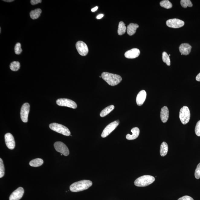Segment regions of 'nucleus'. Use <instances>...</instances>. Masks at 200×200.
Segmentation results:
<instances>
[{
	"label": "nucleus",
	"mask_w": 200,
	"mask_h": 200,
	"mask_svg": "<svg viewBox=\"0 0 200 200\" xmlns=\"http://www.w3.org/2000/svg\"><path fill=\"white\" fill-rule=\"evenodd\" d=\"M5 141L6 146L10 150H12L15 147V142L14 137L9 133H8L5 135Z\"/></svg>",
	"instance_id": "obj_12"
},
{
	"label": "nucleus",
	"mask_w": 200,
	"mask_h": 200,
	"mask_svg": "<svg viewBox=\"0 0 200 200\" xmlns=\"http://www.w3.org/2000/svg\"><path fill=\"white\" fill-rule=\"evenodd\" d=\"M140 54V51L139 49L133 48L126 52L124 56L128 59H134L138 57Z\"/></svg>",
	"instance_id": "obj_14"
},
{
	"label": "nucleus",
	"mask_w": 200,
	"mask_h": 200,
	"mask_svg": "<svg viewBox=\"0 0 200 200\" xmlns=\"http://www.w3.org/2000/svg\"><path fill=\"white\" fill-rule=\"evenodd\" d=\"M196 79L197 81L200 82V73L196 76Z\"/></svg>",
	"instance_id": "obj_35"
},
{
	"label": "nucleus",
	"mask_w": 200,
	"mask_h": 200,
	"mask_svg": "<svg viewBox=\"0 0 200 200\" xmlns=\"http://www.w3.org/2000/svg\"><path fill=\"white\" fill-rule=\"evenodd\" d=\"M195 132L197 136L200 137V121L197 123L195 128Z\"/></svg>",
	"instance_id": "obj_32"
},
{
	"label": "nucleus",
	"mask_w": 200,
	"mask_h": 200,
	"mask_svg": "<svg viewBox=\"0 0 200 200\" xmlns=\"http://www.w3.org/2000/svg\"><path fill=\"white\" fill-rule=\"evenodd\" d=\"M22 51V50L21 48V44L20 43H18L16 44L15 47V52L16 55H19Z\"/></svg>",
	"instance_id": "obj_30"
},
{
	"label": "nucleus",
	"mask_w": 200,
	"mask_h": 200,
	"mask_svg": "<svg viewBox=\"0 0 200 200\" xmlns=\"http://www.w3.org/2000/svg\"><path fill=\"white\" fill-rule=\"evenodd\" d=\"M3 1L4 2H12L14 1V0H4V1Z\"/></svg>",
	"instance_id": "obj_38"
},
{
	"label": "nucleus",
	"mask_w": 200,
	"mask_h": 200,
	"mask_svg": "<svg viewBox=\"0 0 200 200\" xmlns=\"http://www.w3.org/2000/svg\"><path fill=\"white\" fill-rule=\"evenodd\" d=\"M24 193V188L19 187L9 197V200H19L22 197Z\"/></svg>",
	"instance_id": "obj_13"
},
{
	"label": "nucleus",
	"mask_w": 200,
	"mask_h": 200,
	"mask_svg": "<svg viewBox=\"0 0 200 200\" xmlns=\"http://www.w3.org/2000/svg\"><path fill=\"white\" fill-rule=\"evenodd\" d=\"M76 47L78 53L82 56H85L87 55L88 52V48L85 42L79 41L76 44Z\"/></svg>",
	"instance_id": "obj_10"
},
{
	"label": "nucleus",
	"mask_w": 200,
	"mask_h": 200,
	"mask_svg": "<svg viewBox=\"0 0 200 200\" xmlns=\"http://www.w3.org/2000/svg\"><path fill=\"white\" fill-rule=\"evenodd\" d=\"M131 132L132 133V135L128 134L126 136V138L127 140H132L137 139L140 133V130L137 127H135L132 128L131 129Z\"/></svg>",
	"instance_id": "obj_18"
},
{
	"label": "nucleus",
	"mask_w": 200,
	"mask_h": 200,
	"mask_svg": "<svg viewBox=\"0 0 200 200\" xmlns=\"http://www.w3.org/2000/svg\"><path fill=\"white\" fill-rule=\"evenodd\" d=\"M162 60L167 65L169 66L170 65V60L169 55L166 52H163L162 53Z\"/></svg>",
	"instance_id": "obj_27"
},
{
	"label": "nucleus",
	"mask_w": 200,
	"mask_h": 200,
	"mask_svg": "<svg viewBox=\"0 0 200 200\" xmlns=\"http://www.w3.org/2000/svg\"><path fill=\"white\" fill-rule=\"evenodd\" d=\"M101 77L108 84L112 86L119 84L122 80V78L120 75L106 72L102 73Z\"/></svg>",
	"instance_id": "obj_2"
},
{
	"label": "nucleus",
	"mask_w": 200,
	"mask_h": 200,
	"mask_svg": "<svg viewBox=\"0 0 200 200\" xmlns=\"http://www.w3.org/2000/svg\"><path fill=\"white\" fill-rule=\"evenodd\" d=\"M195 176L197 179H199L200 178V163L196 167L195 173Z\"/></svg>",
	"instance_id": "obj_31"
},
{
	"label": "nucleus",
	"mask_w": 200,
	"mask_h": 200,
	"mask_svg": "<svg viewBox=\"0 0 200 200\" xmlns=\"http://www.w3.org/2000/svg\"><path fill=\"white\" fill-rule=\"evenodd\" d=\"M178 200H194V199L189 196H185L179 198Z\"/></svg>",
	"instance_id": "obj_33"
},
{
	"label": "nucleus",
	"mask_w": 200,
	"mask_h": 200,
	"mask_svg": "<svg viewBox=\"0 0 200 200\" xmlns=\"http://www.w3.org/2000/svg\"><path fill=\"white\" fill-rule=\"evenodd\" d=\"M42 13L41 9H37L31 11L30 13V16L31 19H36L38 18L40 16Z\"/></svg>",
	"instance_id": "obj_23"
},
{
	"label": "nucleus",
	"mask_w": 200,
	"mask_h": 200,
	"mask_svg": "<svg viewBox=\"0 0 200 200\" xmlns=\"http://www.w3.org/2000/svg\"><path fill=\"white\" fill-rule=\"evenodd\" d=\"M41 0H31V4L32 5H35L42 2Z\"/></svg>",
	"instance_id": "obj_34"
},
{
	"label": "nucleus",
	"mask_w": 200,
	"mask_h": 200,
	"mask_svg": "<svg viewBox=\"0 0 200 200\" xmlns=\"http://www.w3.org/2000/svg\"><path fill=\"white\" fill-rule=\"evenodd\" d=\"M104 16V15L103 14L99 15H98L96 17L97 19H101L103 17V16Z\"/></svg>",
	"instance_id": "obj_36"
},
{
	"label": "nucleus",
	"mask_w": 200,
	"mask_h": 200,
	"mask_svg": "<svg viewBox=\"0 0 200 200\" xmlns=\"http://www.w3.org/2000/svg\"><path fill=\"white\" fill-rule=\"evenodd\" d=\"M168 151V144L165 142H163L160 146V154L162 156H165L167 155Z\"/></svg>",
	"instance_id": "obj_20"
},
{
	"label": "nucleus",
	"mask_w": 200,
	"mask_h": 200,
	"mask_svg": "<svg viewBox=\"0 0 200 200\" xmlns=\"http://www.w3.org/2000/svg\"><path fill=\"white\" fill-rule=\"evenodd\" d=\"M119 124V121L117 120L108 124L103 131L102 134H101L102 137L104 138V137H107L116 128V127L118 126Z\"/></svg>",
	"instance_id": "obj_7"
},
{
	"label": "nucleus",
	"mask_w": 200,
	"mask_h": 200,
	"mask_svg": "<svg viewBox=\"0 0 200 200\" xmlns=\"http://www.w3.org/2000/svg\"><path fill=\"white\" fill-rule=\"evenodd\" d=\"M49 127L51 130L58 133L66 136H69L70 135V132L69 129L65 126L61 124L53 123L50 124Z\"/></svg>",
	"instance_id": "obj_4"
},
{
	"label": "nucleus",
	"mask_w": 200,
	"mask_h": 200,
	"mask_svg": "<svg viewBox=\"0 0 200 200\" xmlns=\"http://www.w3.org/2000/svg\"><path fill=\"white\" fill-rule=\"evenodd\" d=\"M147 97V93L144 90H142L137 94L136 99L137 105L142 106L145 101Z\"/></svg>",
	"instance_id": "obj_16"
},
{
	"label": "nucleus",
	"mask_w": 200,
	"mask_h": 200,
	"mask_svg": "<svg viewBox=\"0 0 200 200\" xmlns=\"http://www.w3.org/2000/svg\"><path fill=\"white\" fill-rule=\"evenodd\" d=\"M155 181V178L150 175H144L137 178L134 182L135 186L145 187L152 184Z\"/></svg>",
	"instance_id": "obj_3"
},
{
	"label": "nucleus",
	"mask_w": 200,
	"mask_h": 200,
	"mask_svg": "<svg viewBox=\"0 0 200 200\" xmlns=\"http://www.w3.org/2000/svg\"><path fill=\"white\" fill-rule=\"evenodd\" d=\"M1 27H0V33H1Z\"/></svg>",
	"instance_id": "obj_39"
},
{
	"label": "nucleus",
	"mask_w": 200,
	"mask_h": 200,
	"mask_svg": "<svg viewBox=\"0 0 200 200\" xmlns=\"http://www.w3.org/2000/svg\"><path fill=\"white\" fill-rule=\"evenodd\" d=\"M54 147L57 152L63 154L65 156H67L69 154V151L68 147L65 144L61 142H56L54 144Z\"/></svg>",
	"instance_id": "obj_8"
},
{
	"label": "nucleus",
	"mask_w": 200,
	"mask_h": 200,
	"mask_svg": "<svg viewBox=\"0 0 200 200\" xmlns=\"http://www.w3.org/2000/svg\"><path fill=\"white\" fill-rule=\"evenodd\" d=\"M169 55V56H170V55Z\"/></svg>",
	"instance_id": "obj_40"
},
{
	"label": "nucleus",
	"mask_w": 200,
	"mask_h": 200,
	"mask_svg": "<svg viewBox=\"0 0 200 200\" xmlns=\"http://www.w3.org/2000/svg\"><path fill=\"white\" fill-rule=\"evenodd\" d=\"M114 108L115 106L113 105L108 106L101 111V112L100 113V116L101 117H105V116L108 115L110 113L112 112L113 110L114 109Z\"/></svg>",
	"instance_id": "obj_21"
},
{
	"label": "nucleus",
	"mask_w": 200,
	"mask_h": 200,
	"mask_svg": "<svg viewBox=\"0 0 200 200\" xmlns=\"http://www.w3.org/2000/svg\"><path fill=\"white\" fill-rule=\"evenodd\" d=\"M169 116V111L167 106H164L160 112V118L163 123H166L168 121Z\"/></svg>",
	"instance_id": "obj_17"
},
{
	"label": "nucleus",
	"mask_w": 200,
	"mask_h": 200,
	"mask_svg": "<svg viewBox=\"0 0 200 200\" xmlns=\"http://www.w3.org/2000/svg\"><path fill=\"white\" fill-rule=\"evenodd\" d=\"M92 185V182L89 180H82L72 184L70 186V189L73 192H78L88 189Z\"/></svg>",
	"instance_id": "obj_1"
},
{
	"label": "nucleus",
	"mask_w": 200,
	"mask_h": 200,
	"mask_svg": "<svg viewBox=\"0 0 200 200\" xmlns=\"http://www.w3.org/2000/svg\"><path fill=\"white\" fill-rule=\"evenodd\" d=\"M56 104L58 105L61 106H66V107L76 109L77 105L74 101L72 100L66 99V98H60L57 100Z\"/></svg>",
	"instance_id": "obj_6"
},
{
	"label": "nucleus",
	"mask_w": 200,
	"mask_h": 200,
	"mask_svg": "<svg viewBox=\"0 0 200 200\" xmlns=\"http://www.w3.org/2000/svg\"><path fill=\"white\" fill-rule=\"evenodd\" d=\"M160 5L162 7L167 9H170L173 7L172 3L168 0H164L160 2Z\"/></svg>",
	"instance_id": "obj_26"
},
{
	"label": "nucleus",
	"mask_w": 200,
	"mask_h": 200,
	"mask_svg": "<svg viewBox=\"0 0 200 200\" xmlns=\"http://www.w3.org/2000/svg\"><path fill=\"white\" fill-rule=\"evenodd\" d=\"M191 114L189 109L186 106H184L180 110L179 118L182 124H185L190 120Z\"/></svg>",
	"instance_id": "obj_5"
},
{
	"label": "nucleus",
	"mask_w": 200,
	"mask_h": 200,
	"mask_svg": "<svg viewBox=\"0 0 200 200\" xmlns=\"http://www.w3.org/2000/svg\"><path fill=\"white\" fill-rule=\"evenodd\" d=\"M167 26L173 28H179L184 25L185 22L183 21L178 19H169L166 22Z\"/></svg>",
	"instance_id": "obj_11"
},
{
	"label": "nucleus",
	"mask_w": 200,
	"mask_h": 200,
	"mask_svg": "<svg viewBox=\"0 0 200 200\" xmlns=\"http://www.w3.org/2000/svg\"><path fill=\"white\" fill-rule=\"evenodd\" d=\"M192 47L187 43L182 44L179 47V51L182 55H187L191 52Z\"/></svg>",
	"instance_id": "obj_15"
},
{
	"label": "nucleus",
	"mask_w": 200,
	"mask_h": 200,
	"mask_svg": "<svg viewBox=\"0 0 200 200\" xmlns=\"http://www.w3.org/2000/svg\"><path fill=\"white\" fill-rule=\"evenodd\" d=\"M139 26L137 24L131 23L127 26V32L129 36H132L135 34L136 30Z\"/></svg>",
	"instance_id": "obj_19"
},
{
	"label": "nucleus",
	"mask_w": 200,
	"mask_h": 200,
	"mask_svg": "<svg viewBox=\"0 0 200 200\" xmlns=\"http://www.w3.org/2000/svg\"><path fill=\"white\" fill-rule=\"evenodd\" d=\"M127 29L125 24L124 23V22L122 21L120 22L119 24L118 28V34L119 35H124L125 34Z\"/></svg>",
	"instance_id": "obj_24"
},
{
	"label": "nucleus",
	"mask_w": 200,
	"mask_h": 200,
	"mask_svg": "<svg viewBox=\"0 0 200 200\" xmlns=\"http://www.w3.org/2000/svg\"><path fill=\"white\" fill-rule=\"evenodd\" d=\"M98 9V7H97V6H96V7L92 8V9H91V11L92 12H95V11H96Z\"/></svg>",
	"instance_id": "obj_37"
},
{
	"label": "nucleus",
	"mask_w": 200,
	"mask_h": 200,
	"mask_svg": "<svg viewBox=\"0 0 200 200\" xmlns=\"http://www.w3.org/2000/svg\"><path fill=\"white\" fill-rule=\"evenodd\" d=\"M181 4L182 7L186 8L187 7H191L193 4L190 0H181Z\"/></svg>",
	"instance_id": "obj_28"
},
{
	"label": "nucleus",
	"mask_w": 200,
	"mask_h": 200,
	"mask_svg": "<svg viewBox=\"0 0 200 200\" xmlns=\"http://www.w3.org/2000/svg\"><path fill=\"white\" fill-rule=\"evenodd\" d=\"M29 111L30 105L28 103H24L21 108L20 112L21 118L22 122L24 123L27 122Z\"/></svg>",
	"instance_id": "obj_9"
},
{
	"label": "nucleus",
	"mask_w": 200,
	"mask_h": 200,
	"mask_svg": "<svg viewBox=\"0 0 200 200\" xmlns=\"http://www.w3.org/2000/svg\"><path fill=\"white\" fill-rule=\"evenodd\" d=\"M5 175V168L3 161L0 159V178H2Z\"/></svg>",
	"instance_id": "obj_29"
},
{
	"label": "nucleus",
	"mask_w": 200,
	"mask_h": 200,
	"mask_svg": "<svg viewBox=\"0 0 200 200\" xmlns=\"http://www.w3.org/2000/svg\"><path fill=\"white\" fill-rule=\"evenodd\" d=\"M20 68V63L19 62L14 61L11 63L10 68L13 71H17Z\"/></svg>",
	"instance_id": "obj_25"
},
{
	"label": "nucleus",
	"mask_w": 200,
	"mask_h": 200,
	"mask_svg": "<svg viewBox=\"0 0 200 200\" xmlns=\"http://www.w3.org/2000/svg\"><path fill=\"white\" fill-rule=\"evenodd\" d=\"M44 163V160L40 158H37L31 160L29 164L31 166L37 167L40 166Z\"/></svg>",
	"instance_id": "obj_22"
}]
</instances>
